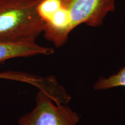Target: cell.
<instances>
[{
    "instance_id": "obj_1",
    "label": "cell",
    "mask_w": 125,
    "mask_h": 125,
    "mask_svg": "<svg viewBox=\"0 0 125 125\" xmlns=\"http://www.w3.org/2000/svg\"><path fill=\"white\" fill-rule=\"evenodd\" d=\"M40 0H0V41L35 42L44 23L38 15Z\"/></svg>"
},
{
    "instance_id": "obj_2",
    "label": "cell",
    "mask_w": 125,
    "mask_h": 125,
    "mask_svg": "<svg viewBox=\"0 0 125 125\" xmlns=\"http://www.w3.org/2000/svg\"><path fill=\"white\" fill-rule=\"evenodd\" d=\"M37 10L44 23L45 38L56 48L63 46L75 27L62 0H40Z\"/></svg>"
},
{
    "instance_id": "obj_3",
    "label": "cell",
    "mask_w": 125,
    "mask_h": 125,
    "mask_svg": "<svg viewBox=\"0 0 125 125\" xmlns=\"http://www.w3.org/2000/svg\"><path fill=\"white\" fill-rule=\"evenodd\" d=\"M35 107L19 118L18 125H78L79 115L67 104L56 103L41 90Z\"/></svg>"
},
{
    "instance_id": "obj_4",
    "label": "cell",
    "mask_w": 125,
    "mask_h": 125,
    "mask_svg": "<svg viewBox=\"0 0 125 125\" xmlns=\"http://www.w3.org/2000/svg\"><path fill=\"white\" fill-rule=\"evenodd\" d=\"M70 12L75 28L85 24L97 27L108 14L115 11V0H62Z\"/></svg>"
},
{
    "instance_id": "obj_5",
    "label": "cell",
    "mask_w": 125,
    "mask_h": 125,
    "mask_svg": "<svg viewBox=\"0 0 125 125\" xmlns=\"http://www.w3.org/2000/svg\"><path fill=\"white\" fill-rule=\"evenodd\" d=\"M53 48L38 45L35 42H10L0 41V63L8 59L37 55H51Z\"/></svg>"
},
{
    "instance_id": "obj_6",
    "label": "cell",
    "mask_w": 125,
    "mask_h": 125,
    "mask_svg": "<svg viewBox=\"0 0 125 125\" xmlns=\"http://www.w3.org/2000/svg\"><path fill=\"white\" fill-rule=\"evenodd\" d=\"M0 79L27 83L37 87L39 90L44 89L48 81L47 77H42L23 72L11 71L0 72Z\"/></svg>"
},
{
    "instance_id": "obj_7",
    "label": "cell",
    "mask_w": 125,
    "mask_h": 125,
    "mask_svg": "<svg viewBox=\"0 0 125 125\" xmlns=\"http://www.w3.org/2000/svg\"><path fill=\"white\" fill-rule=\"evenodd\" d=\"M119 86L125 87V67L108 78L101 76L94 83L93 89L96 90H106Z\"/></svg>"
}]
</instances>
